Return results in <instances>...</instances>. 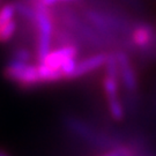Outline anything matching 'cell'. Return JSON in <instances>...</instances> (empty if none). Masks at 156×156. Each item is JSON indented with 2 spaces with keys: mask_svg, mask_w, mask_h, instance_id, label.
Returning a JSON list of instances; mask_svg holds the SVG:
<instances>
[{
  "mask_svg": "<svg viewBox=\"0 0 156 156\" xmlns=\"http://www.w3.org/2000/svg\"><path fill=\"white\" fill-rule=\"evenodd\" d=\"M31 4V2H30ZM36 11L35 26L37 28V57L41 62L51 49V43L55 34V19L50 7L42 5L39 2L31 4Z\"/></svg>",
  "mask_w": 156,
  "mask_h": 156,
  "instance_id": "6da1fadb",
  "label": "cell"
},
{
  "mask_svg": "<svg viewBox=\"0 0 156 156\" xmlns=\"http://www.w3.org/2000/svg\"><path fill=\"white\" fill-rule=\"evenodd\" d=\"M79 56V48L74 43L62 44L59 49L49 52L46 56L41 60V64L50 67L52 69H60L64 62L68 58H76Z\"/></svg>",
  "mask_w": 156,
  "mask_h": 156,
  "instance_id": "7a4b0ae2",
  "label": "cell"
},
{
  "mask_svg": "<svg viewBox=\"0 0 156 156\" xmlns=\"http://www.w3.org/2000/svg\"><path fill=\"white\" fill-rule=\"evenodd\" d=\"M156 38V30L147 22H139L131 31L132 44L141 50L149 48Z\"/></svg>",
  "mask_w": 156,
  "mask_h": 156,
  "instance_id": "3957f363",
  "label": "cell"
},
{
  "mask_svg": "<svg viewBox=\"0 0 156 156\" xmlns=\"http://www.w3.org/2000/svg\"><path fill=\"white\" fill-rule=\"evenodd\" d=\"M116 57H117L118 67H119V75H120V80L123 82L124 87L128 91H135L138 88V80H136L135 71L128 57L123 51L117 52Z\"/></svg>",
  "mask_w": 156,
  "mask_h": 156,
  "instance_id": "277c9868",
  "label": "cell"
},
{
  "mask_svg": "<svg viewBox=\"0 0 156 156\" xmlns=\"http://www.w3.org/2000/svg\"><path fill=\"white\" fill-rule=\"evenodd\" d=\"M106 59H108V53H97L94 56L87 57L86 59L76 64V68L73 74V79L82 78L89 73L95 72L96 69L105 65Z\"/></svg>",
  "mask_w": 156,
  "mask_h": 156,
  "instance_id": "5b68a950",
  "label": "cell"
},
{
  "mask_svg": "<svg viewBox=\"0 0 156 156\" xmlns=\"http://www.w3.org/2000/svg\"><path fill=\"white\" fill-rule=\"evenodd\" d=\"M15 83H16L19 87L23 88V89L34 88V87L41 84L37 65L27 62V64L24 65V67H23L22 72L20 73L19 78L16 79Z\"/></svg>",
  "mask_w": 156,
  "mask_h": 156,
  "instance_id": "8992f818",
  "label": "cell"
},
{
  "mask_svg": "<svg viewBox=\"0 0 156 156\" xmlns=\"http://www.w3.org/2000/svg\"><path fill=\"white\" fill-rule=\"evenodd\" d=\"M119 79H120V75L117 73L105 72L103 80H102V84H103V90H104V94H105L106 101L118 97Z\"/></svg>",
  "mask_w": 156,
  "mask_h": 156,
  "instance_id": "52a82bcc",
  "label": "cell"
},
{
  "mask_svg": "<svg viewBox=\"0 0 156 156\" xmlns=\"http://www.w3.org/2000/svg\"><path fill=\"white\" fill-rule=\"evenodd\" d=\"M37 68H38L41 83H52V82H58V81L65 80V76L60 69H52L41 62H39V65H37Z\"/></svg>",
  "mask_w": 156,
  "mask_h": 156,
  "instance_id": "ba28073f",
  "label": "cell"
},
{
  "mask_svg": "<svg viewBox=\"0 0 156 156\" xmlns=\"http://www.w3.org/2000/svg\"><path fill=\"white\" fill-rule=\"evenodd\" d=\"M16 29L17 23L15 19L1 24L0 26V43H7L8 41H11L16 33Z\"/></svg>",
  "mask_w": 156,
  "mask_h": 156,
  "instance_id": "9c48e42d",
  "label": "cell"
},
{
  "mask_svg": "<svg viewBox=\"0 0 156 156\" xmlns=\"http://www.w3.org/2000/svg\"><path fill=\"white\" fill-rule=\"evenodd\" d=\"M108 102V109L109 113L111 116L112 119H115L116 122H122L125 117V111H124V106L119 98H112V100L106 101Z\"/></svg>",
  "mask_w": 156,
  "mask_h": 156,
  "instance_id": "30bf717a",
  "label": "cell"
},
{
  "mask_svg": "<svg viewBox=\"0 0 156 156\" xmlns=\"http://www.w3.org/2000/svg\"><path fill=\"white\" fill-rule=\"evenodd\" d=\"M15 15H16L15 2H7L2 5L0 7V26L15 19Z\"/></svg>",
  "mask_w": 156,
  "mask_h": 156,
  "instance_id": "8fae6325",
  "label": "cell"
},
{
  "mask_svg": "<svg viewBox=\"0 0 156 156\" xmlns=\"http://www.w3.org/2000/svg\"><path fill=\"white\" fill-rule=\"evenodd\" d=\"M12 59L14 60H17V62H29L30 59H31V53L28 49L26 48H17L14 50L13 52V56H12Z\"/></svg>",
  "mask_w": 156,
  "mask_h": 156,
  "instance_id": "7c38bea8",
  "label": "cell"
},
{
  "mask_svg": "<svg viewBox=\"0 0 156 156\" xmlns=\"http://www.w3.org/2000/svg\"><path fill=\"white\" fill-rule=\"evenodd\" d=\"M122 151H123V148L122 147H118L117 149L109 151V153H105V154H103L102 156H124V154Z\"/></svg>",
  "mask_w": 156,
  "mask_h": 156,
  "instance_id": "4fadbf2b",
  "label": "cell"
},
{
  "mask_svg": "<svg viewBox=\"0 0 156 156\" xmlns=\"http://www.w3.org/2000/svg\"><path fill=\"white\" fill-rule=\"evenodd\" d=\"M59 1H62V2H79L80 0H57V2H59Z\"/></svg>",
  "mask_w": 156,
  "mask_h": 156,
  "instance_id": "5bb4252c",
  "label": "cell"
},
{
  "mask_svg": "<svg viewBox=\"0 0 156 156\" xmlns=\"http://www.w3.org/2000/svg\"><path fill=\"white\" fill-rule=\"evenodd\" d=\"M0 156H11V155L6 151H4V149H0Z\"/></svg>",
  "mask_w": 156,
  "mask_h": 156,
  "instance_id": "9a60e30c",
  "label": "cell"
},
{
  "mask_svg": "<svg viewBox=\"0 0 156 156\" xmlns=\"http://www.w3.org/2000/svg\"><path fill=\"white\" fill-rule=\"evenodd\" d=\"M38 1H41V0H29V2H31V4L33 2H38Z\"/></svg>",
  "mask_w": 156,
  "mask_h": 156,
  "instance_id": "2e32d148",
  "label": "cell"
}]
</instances>
